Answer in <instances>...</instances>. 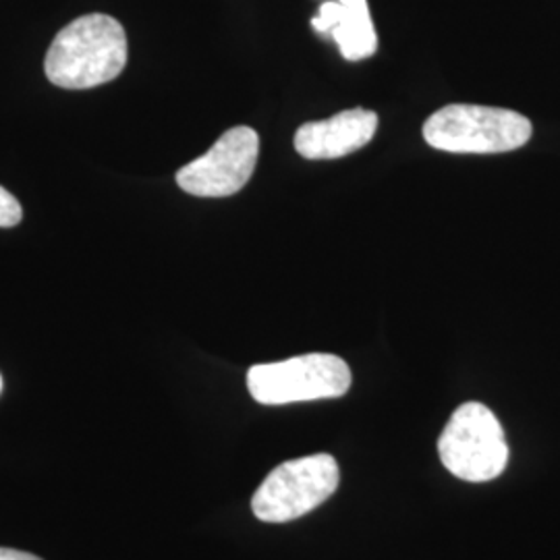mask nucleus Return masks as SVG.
Masks as SVG:
<instances>
[{"label":"nucleus","instance_id":"4","mask_svg":"<svg viewBox=\"0 0 560 560\" xmlns=\"http://www.w3.org/2000/svg\"><path fill=\"white\" fill-rule=\"evenodd\" d=\"M339 480V463L330 455L284 460L261 481L252 499V511L266 523L300 520L328 501Z\"/></svg>","mask_w":560,"mask_h":560},{"label":"nucleus","instance_id":"1","mask_svg":"<svg viewBox=\"0 0 560 560\" xmlns=\"http://www.w3.org/2000/svg\"><path fill=\"white\" fill-rule=\"evenodd\" d=\"M127 65V36L119 21L92 13L71 21L50 44L44 71L65 90H90L117 80Z\"/></svg>","mask_w":560,"mask_h":560},{"label":"nucleus","instance_id":"8","mask_svg":"<svg viewBox=\"0 0 560 560\" xmlns=\"http://www.w3.org/2000/svg\"><path fill=\"white\" fill-rule=\"evenodd\" d=\"M312 25L318 34L332 36V40L339 44L340 55L347 60L368 59L378 48L368 0L324 2Z\"/></svg>","mask_w":560,"mask_h":560},{"label":"nucleus","instance_id":"9","mask_svg":"<svg viewBox=\"0 0 560 560\" xmlns=\"http://www.w3.org/2000/svg\"><path fill=\"white\" fill-rule=\"evenodd\" d=\"M21 219H23V210L20 201L15 200V196H11L4 187H0V226L2 229L18 226Z\"/></svg>","mask_w":560,"mask_h":560},{"label":"nucleus","instance_id":"7","mask_svg":"<svg viewBox=\"0 0 560 560\" xmlns=\"http://www.w3.org/2000/svg\"><path fill=\"white\" fill-rule=\"evenodd\" d=\"M378 129V115L365 108L342 110L330 119L301 125L295 150L307 161H332L365 148Z\"/></svg>","mask_w":560,"mask_h":560},{"label":"nucleus","instance_id":"3","mask_svg":"<svg viewBox=\"0 0 560 560\" xmlns=\"http://www.w3.org/2000/svg\"><path fill=\"white\" fill-rule=\"evenodd\" d=\"M442 465L459 480L490 481L509 463L501 421L481 402H465L453 413L439 441Z\"/></svg>","mask_w":560,"mask_h":560},{"label":"nucleus","instance_id":"5","mask_svg":"<svg viewBox=\"0 0 560 560\" xmlns=\"http://www.w3.org/2000/svg\"><path fill=\"white\" fill-rule=\"evenodd\" d=\"M351 382L349 365L330 353L260 363L247 372V388L261 405L339 399L351 388Z\"/></svg>","mask_w":560,"mask_h":560},{"label":"nucleus","instance_id":"11","mask_svg":"<svg viewBox=\"0 0 560 560\" xmlns=\"http://www.w3.org/2000/svg\"><path fill=\"white\" fill-rule=\"evenodd\" d=\"M0 390H2V376H0Z\"/></svg>","mask_w":560,"mask_h":560},{"label":"nucleus","instance_id":"6","mask_svg":"<svg viewBox=\"0 0 560 560\" xmlns=\"http://www.w3.org/2000/svg\"><path fill=\"white\" fill-rule=\"evenodd\" d=\"M260 138L252 127H233L203 156L185 164L177 185L198 198H229L241 191L256 171Z\"/></svg>","mask_w":560,"mask_h":560},{"label":"nucleus","instance_id":"2","mask_svg":"<svg viewBox=\"0 0 560 560\" xmlns=\"http://www.w3.org/2000/svg\"><path fill=\"white\" fill-rule=\"evenodd\" d=\"M534 133L532 120L515 110L448 104L423 122V140L453 154H502L523 148Z\"/></svg>","mask_w":560,"mask_h":560},{"label":"nucleus","instance_id":"10","mask_svg":"<svg viewBox=\"0 0 560 560\" xmlns=\"http://www.w3.org/2000/svg\"><path fill=\"white\" fill-rule=\"evenodd\" d=\"M0 560H42L36 555L30 552H21V550H13V548H0Z\"/></svg>","mask_w":560,"mask_h":560}]
</instances>
